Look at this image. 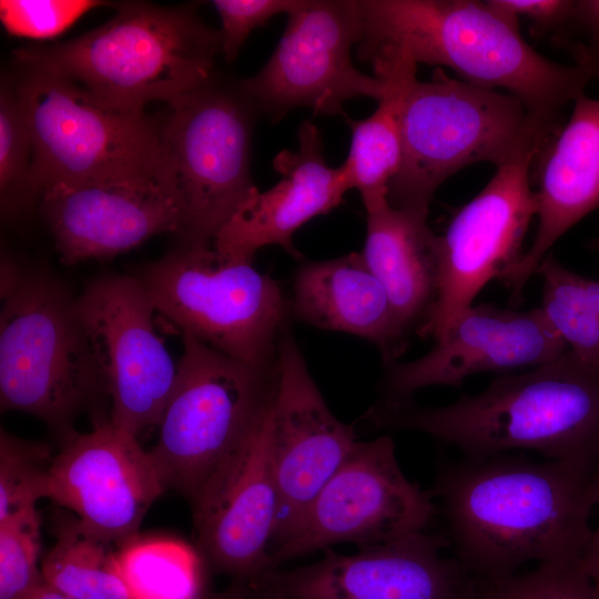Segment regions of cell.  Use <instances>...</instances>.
Here are the masks:
<instances>
[{
	"instance_id": "cell-7",
	"label": "cell",
	"mask_w": 599,
	"mask_h": 599,
	"mask_svg": "<svg viewBox=\"0 0 599 599\" xmlns=\"http://www.w3.org/2000/svg\"><path fill=\"white\" fill-rule=\"evenodd\" d=\"M133 275L155 313L180 334L253 366L276 365L288 306L276 281L253 261L181 244Z\"/></svg>"
},
{
	"instance_id": "cell-43",
	"label": "cell",
	"mask_w": 599,
	"mask_h": 599,
	"mask_svg": "<svg viewBox=\"0 0 599 599\" xmlns=\"http://www.w3.org/2000/svg\"><path fill=\"white\" fill-rule=\"evenodd\" d=\"M589 246L592 248V250H599V237L593 240Z\"/></svg>"
},
{
	"instance_id": "cell-40",
	"label": "cell",
	"mask_w": 599,
	"mask_h": 599,
	"mask_svg": "<svg viewBox=\"0 0 599 599\" xmlns=\"http://www.w3.org/2000/svg\"><path fill=\"white\" fill-rule=\"evenodd\" d=\"M252 586L243 580H231V583L220 592H212L207 599H251Z\"/></svg>"
},
{
	"instance_id": "cell-35",
	"label": "cell",
	"mask_w": 599,
	"mask_h": 599,
	"mask_svg": "<svg viewBox=\"0 0 599 599\" xmlns=\"http://www.w3.org/2000/svg\"><path fill=\"white\" fill-rule=\"evenodd\" d=\"M489 2L519 20L525 17L538 32H569L573 13V0H489Z\"/></svg>"
},
{
	"instance_id": "cell-26",
	"label": "cell",
	"mask_w": 599,
	"mask_h": 599,
	"mask_svg": "<svg viewBox=\"0 0 599 599\" xmlns=\"http://www.w3.org/2000/svg\"><path fill=\"white\" fill-rule=\"evenodd\" d=\"M53 546L41 558L43 581L72 599H133L112 542L75 516L57 522Z\"/></svg>"
},
{
	"instance_id": "cell-36",
	"label": "cell",
	"mask_w": 599,
	"mask_h": 599,
	"mask_svg": "<svg viewBox=\"0 0 599 599\" xmlns=\"http://www.w3.org/2000/svg\"><path fill=\"white\" fill-rule=\"evenodd\" d=\"M595 505L599 510V464L592 471ZM581 570L599 587V520L592 531L587 552L580 561Z\"/></svg>"
},
{
	"instance_id": "cell-13",
	"label": "cell",
	"mask_w": 599,
	"mask_h": 599,
	"mask_svg": "<svg viewBox=\"0 0 599 599\" xmlns=\"http://www.w3.org/2000/svg\"><path fill=\"white\" fill-rule=\"evenodd\" d=\"M104 392L110 420L139 437L159 425L174 390L177 363L158 336L155 309L133 274H108L75 298Z\"/></svg>"
},
{
	"instance_id": "cell-31",
	"label": "cell",
	"mask_w": 599,
	"mask_h": 599,
	"mask_svg": "<svg viewBox=\"0 0 599 599\" xmlns=\"http://www.w3.org/2000/svg\"><path fill=\"white\" fill-rule=\"evenodd\" d=\"M40 525L37 507L0 521V599H21L44 582Z\"/></svg>"
},
{
	"instance_id": "cell-5",
	"label": "cell",
	"mask_w": 599,
	"mask_h": 599,
	"mask_svg": "<svg viewBox=\"0 0 599 599\" xmlns=\"http://www.w3.org/2000/svg\"><path fill=\"white\" fill-rule=\"evenodd\" d=\"M400 128L402 160L387 202L428 212L436 190L459 170L538 155L559 125L541 120L510 93L449 78L436 68L429 81L416 79L409 87Z\"/></svg>"
},
{
	"instance_id": "cell-42",
	"label": "cell",
	"mask_w": 599,
	"mask_h": 599,
	"mask_svg": "<svg viewBox=\"0 0 599 599\" xmlns=\"http://www.w3.org/2000/svg\"><path fill=\"white\" fill-rule=\"evenodd\" d=\"M251 599H288L282 593L264 590V589H256L253 590Z\"/></svg>"
},
{
	"instance_id": "cell-10",
	"label": "cell",
	"mask_w": 599,
	"mask_h": 599,
	"mask_svg": "<svg viewBox=\"0 0 599 599\" xmlns=\"http://www.w3.org/2000/svg\"><path fill=\"white\" fill-rule=\"evenodd\" d=\"M160 122L165 169L179 197L182 244L212 245L256 186L250 171L252 111L210 83L169 105Z\"/></svg>"
},
{
	"instance_id": "cell-2",
	"label": "cell",
	"mask_w": 599,
	"mask_h": 599,
	"mask_svg": "<svg viewBox=\"0 0 599 599\" xmlns=\"http://www.w3.org/2000/svg\"><path fill=\"white\" fill-rule=\"evenodd\" d=\"M367 418L383 429L414 430L458 448L465 458L517 450L593 469L599 464V367L567 351L480 393L427 407L383 399Z\"/></svg>"
},
{
	"instance_id": "cell-37",
	"label": "cell",
	"mask_w": 599,
	"mask_h": 599,
	"mask_svg": "<svg viewBox=\"0 0 599 599\" xmlns=\"http://www.w3.org/2000/svg\"><path fill=\"white\" fill-rule=\"evenodd\" d=\"M27 271L11 254L2 252L0 263V297L2 302L17 292Z\"/></svg>"
},
{
	"instance_id": "cell-1",
	"label": "cell",
	"mask_w": 599,
	"mask_h": 599,
	"mask_svg": "<svg viewBox=\"0 0 599 599\" xmlns=\"http://www.w3.org/2000/svg\"><path fill=\"white\" fill-rule=\"evenodd\" d=\"M593 469L521 454L463 458L434 489L454 558L480 582L535 562L580 565L593 529Z\"/></svg>"
},
{
	"instance_id": "cell-38",
	"label": "cell",
	"mask_w": 599,
	"mask_h": 599,
	"mask_svg": "<svg viewBox=\"0 0 599 599\" xmlns=\"http://www.w3.org/2000/svg\"><path fill=\"white\" fill-rule=\"evenodd\" d=\"M580 31L586 37L599 31V0H577L570 31Z\"/></svg>"
},
{
	"instance_id": "cell-16",
	"label": "cell",
	"mask_w": 599,
	"mask_h": 599,
	"mask_svg": "<svg viewBox=\"0 0 599 599\" xmlns=\"http://www.w3.org/2000/svg\"><path fill=\"white\" fill-rule=\"evenodd\" d=\"M445 535L425 531L309 565L275 569L254 586L288 599H470L476 580L454 558Z\"/></svg>"
},
{
	"instance_id": "cell-41",
	"label": "cell",
	"mask_w": 599,
	"mask_h": 599,
	"mask_svg": "<svg viewBox=\"0 0 599 599\" xmlns=\"http://www.w3.org/2000/svg\"><path fill=\"white\" fill-rule=\"evenodd\" d=\"M21 599H72V598L61 593L60 591L53 589L52 587L43 582Z\"/></svg>"
},
{
	"instance_id": "cell-25",
	"label": "cell",
	"mask_w": 599,
	"mask_h": 599,
	"mask_svg": "<svg viewBox=\"0 0 599 599\" xmlns=\"http://www.w3.org/2000/svg\"><path fill=\"white\" fill-rule=\"evenodd\" d=\"M370 64L375 77L384 82V93L368 118H346L352 139L342 164L351 189L359 192L366 210L387 201V186L402 160V109L417 79V64L405 53L386 54Z\"/></svg>"
},
{
	"instance_id": "cell-17",
	"label": "cell",
	"mask_w": 599,
	"mask_h": 599,
	"mask_svg": "<svg viewBox=\"0 0 599 599\" xmlns=\"http://www.w3.org/2000/svg\"><path fill=\"white\" fill-rule=\"evenodd\" d=\"M165 490L150 451L110 418L88 433L70 435L49 471L48 499L119 546L138 536Z\"/></svg>"
},
{
	"instance_id": "cell-33",
	"label": "cell",
	"mask_w": 599,
	"mask_h": 599,
	"mask_svg": "<svg viewBox=\"0 0 599 599\" xmlns=\"http://www.w3.org/2000/svg\"><path fill=\"white\" fill-rule=\"evenodd\" d=\"M101 4L95 0H1L0 20L11 35L47 41Z\"/></svg>"
},
{
	"instance_id": "cell-24",
	"label": "cell",
	"mask_w": 599,
	"mask_h": 599,
	"mask_svg": "<svg viewBox=\"0 0 599 599\" xmlns=\"http://www.w3.org/2000/svg\"><path fill=\"white\" fill-rule=\"evenodd\" d=\"M366 212L364 261L404 329L417 331L437 297L439 235L427 223L428 212L395 209L387 201Z\"/></svg>"
},
{
	"instance_id": "cell-22",
	"label": "cell",
	"mask_w": 599,
	"mask_h": 599,
	"mask_svg": "<svg viewBox=\"0 0 599 599\" xmlns=\"http://www.w3.org/2000/svg\"><path fill=\"white\" fill-rule=\"evenodd\" d=\"M536 172L538 219L531 246L501 278L511 300H520L551 246L599 207V100L581 94L564 128L541 149Z\"/></svg>"
},
{
	"instance_id": "cell-8",
	"label": "cell",
	"mask_w": 599,
	"mask_h": 599,
	"mask_svg": "<svg viewBox=\"0 0 599 599\" xmlns=\"http://www.w3.org/2000/svg\"><path fill=\"white\" fill-rule=\"evenodd\" d=\"M75 298L51 273L27 271L0 312V406L67 432L102 382Z\"/></svg>"
},
{
	"instance_id": "cell-29",
	"label": "cell",
	"mask_w": 599,
	"mask_h": 599,
	"mask_svg": "<svg viewBox=\"0 0 599 599\" xmlns=\"http://www.w3.org/2000/svg\"><path fill=\"white\" fill-rule=\"evenodd\" d=\"M53 457L47 446L21 439L1 428L0 521L48 498Z\"/></svg>"
},
{
	"instance_id": "cell-19",
	"label": "cell",
	"mask_w": 599,
	"mask_h": 599,
	"mask_svg": "<svg viewBox=\"0 0 599 599\" xmlns=\"http://www.w3.org/2000/svg\"><path fill=\"white\" fill-rule=\"evenodd\" d=\"M435 341L415 361L386 363L384 399L413 398L428 386L459 387L477 373L537 367L568 351L539 307L517 311L486 303L464 309Z\"/></svg>"
},
{
	"instance_id": "cell-39",
	"label": "cell",
	"mask_w": 599,
	"mask_h": 599,
	"mask_svg": "<svg viewBox=\"0 0 599 599\" xmlns=\"http://www.w3.org/2000/svg\"><path fill=\"white\" fill-rule=\"evenodd\" d=\"M576 64L583 68L592 79L599 80V31L571 47Z\"/></svg>"
},
{
	"instance_id": "cell-21",
	"label": "cell",
	"mask_w": 599,
	"mask_h": 599,
	"mask_svg": "<svg viewBox=\"0 0 599 599\" xmlns=\"http://www.w3.org/2000/svg\"><path fill=\"white\" fill-rule=\"evenodd\" d=\"M273 166L278 182L263 192L254 189L215 235L212 246L221 255L253 261L260 248L278 245L300 256L294 233L337 207L351 190L342 164L326 162L319 131L309 121L298 129L297 150L280 152Z\"/></svg>"
},
{
	"instance_id": "cell-12",
	"label": "cell",
	"mask_w": 599,
	"mask_h": 599,
	"mask_svg": "<svg viewBox=\"0 0 599 599\" xmlns=\"http://www.w3.org/2000/svg\"><path fill=\"white\" fill-rule=\"evenodd\" d=\"M265 65L238 85L254 110L273 120L295 108L315 114H344L351 99L379 100L384 82L361 72L352 47L363 35L359 0H301Z\"/></svg>"
},
{
	"instance_id": "cell-14",
	"label": "cell",
	"mask_w": 599,
	"mask_h": 599,
	"mask_svg": "<svg viewBox=\"0 0 599 599\" xmlns=\"http://www.w3.org/2000/svg\"><path fill=\"white\" fill-rule=\"evenodd\" d=\"M526 153L497 167L485 187L463 205L439 235V281L434 306L417 333L434 339L473 305L491 280L521 257V244L537 213L531 165Z\"/></svg>"
},
{
	"instance_id": "cell-9",
	"label": "cell",
	"mask_w": 599,
	"mask_h": 599,
	"mask_svg": "<svg viewBox=\"0 0 599 599\" xmlns=\"http://www.w3.org/2000/svg\"><path fill=\"white\" fill-rule=\"evenodd\" d=\"M180 335L176 384L149 451L165 489L192 502L271 405L277 372L276 365L253 366Z\"/></svg>"
},
{
	"instance_id": "cell-27",
	"label": "cell",
	"mask_w": 599,
	"mask_h": 599,
	"mask_svg": "<svg viewBox=\"0 0 599 599\" xmlns=\"http://www.w3.org/2000/svg\"><path fill=\"white\" fill-rule=\"evenodd\" d=\"M133 599H207L209 567L195 547L169 538H134L116 550Z\"/></svg>"
},
{
	"instance_id": "cell-20",
	"label": "cell",
	"mask_w": 599,
	"mask_h": 599,
	"mask_svg": "<svg viewBox=\"0 0 599 599\" xmlns=\"http://www.w3.org/2000/svg\"><path fill=\"white\" fill-rule=\"evenodd\" d=\"M61 261L110 258L149 237L177 233L182 212L166 172L111 182L53 186L39 196Z\"/></svg>"
},
{
	"instance_id": "cell-4",
	"label": "cell",
	"mask_w": 599,
	"mask_h": 599,
	"mask_svg": "<svg viewBox=\"0 0 599 599\" xmlns=\"http://www.w3.org/2000/svg\"><path fill=\"white\" fill-rule=\"evenodd\" d=\"M219 52L221 32L191 6L125 2L94 30L65 42L24 45L14 57L27 69L77 83L110 106L144 111L151 101L170 105L212 83Z\"/></svg>"
},
{
	"instance_id": "cell-28",
	"label": "cell",
	"mask_w": 599,
	"mask_h": 599,
	"mask_svg": "<svg viewBox=\"0 0 599 599\" xmlns=\"http://www.w3.org/2000/svg\"><path fill=\"white\" fill-rule=\"evenodd\" d=\"M544 317L581 362L599 367V280L581 276L549 253L538 266Z\"/></svg>"
},
{
	"instance_id": "cell-32",
	"label": "cell",
	"mask_w": 599,
	"mask_h": 599,
	"mask_svg": "<svg viewBox=\"0 0 599 599\" xmlns=\"http://www.w3.org/2000/svg\"><path fill=\"white\" fill-rule=\"evenodd\" d=\"M470 599H599V587L579 565L544 564L500 580L476 581Z\"/></svg>"
},
{
	"instance_id": "cell-18",
	"label": "cell",
	"mask_w": 599,
	"mask_h": 599,
	"mask_svg": "<svg viewBox=\"0 0 599 599\" xmlns=\"http://www.w3.org/2000/svg\"><path fill=\"white\" fill-rule=\"evenodd\" d=\"M272 405V460L278 491L273 548L288 534L357 440L328 408L287 324L276 357Z\"/></svg>"
},
{
	"instance_id": "cell-11",
	"label": "cell",
	"mask_w": 599,
	"mask_h": 599,
	"mask_svg": "<svg viewBox=\"0 0 599 599\" xmlns=\"http://www.w3.org/2000/svg\"><path fill=\"white\" fill-rule=\"evenodd\" d=\"M438 508L403 473L394 439L357 441L336 473L317 493L288 534L273 548L271 566L338 544L359 549L425 531Z\"/></svg>"
},
{
	"instance_id": "cell-6",
	"label": "cell",
	"mask_w": 599,
	"mask_h": 599,
	"mask_svg": "<svg viewBox=\"0 0 599 599\" xmlns=\"http://www.w3.org/2000/svg\"><path fill=\"white\" fill-rule=\"evenodd\" d=\"M14 90L32 141L34 200L53 186L165 171L160 123L145 111L110 106L77 83L35 69H27Z\"/></svg>"
},
{
	"instance_id": "cell-3",
	"label": "cell",
	"mask_w": 599,
	"mask_h": 599,
	"mask_svg": "<svg viewBox=\"0 0 599 599\" xmlns=\"http://www.w3.org/2000/svg\"><path fill=\"white\" fill-rule=\"evenodd\" d=\"M361 60L405 53L416 64L448 68L471 84L504 89L551 124L591 80L583 68L535 51L519 20L489 0H361Z\"/></svg>"
},
{
	"instance_id": "cell-15",
	"label": "cell",
	"mask_w": 599,
	"mask_h": 599,
	"mask_svg": "<svg viewBox=\"0 0 599 599\" xmlns=\"http://www.w3.org/2000/svg\"><path fill=\"white\" fill-rule=\"evenodd\" d=\"M272 405L273 400L192 501L196 548L211 570L252 587L273 570L280 501L272 460Z\"/></svg>"
},
{
	"instance_id": "cell-34",
	"label": "cell",
	"mask_w": 599,
	"mask_h": 599,
	"mask_svg": "<svg viewBox=\"0 0 599 599\" xmlns=\"http://www.w3.org/2000/svg\"><path fill=\"white\" fill-rule=\"evenodd\" d=\"M301 0H215L222 21V52L227 61L236 58L250 32L273 17L293 11Z\"/></svg>"
},
{
	"instance_id": "cell-23",
	"label": "cell",
	"mask_w": 599,
	"mask_h": 599,
	"mask_svg": "<svg viewBox=\"0 0 599 599\" xmlns=\"http://www.w3.org/2000/svg\"><path fill=\"white\" fill-rule=\"evenodd\" d=\"M288 311L309 325L363 337L396 361L407 332L361 252L301 264L293 278Z\"/></svg>"
},
{
	"instance_id": "cell-30",
	"label": "cell",
	"mask_w": 599,
	"mask_h": 599,
	"mask_svg": "<svg viewBox=\"0 0 599 599\" xmlns=\"http://www.w3.org/2000/svg\"><path fill=\"white\" fill-rule=\"evenodd\" d=\"M32 141L16 90L0 94V195L2 213L13 214L34 201L30 190Z\"/></svg>"
}]
</instances>
